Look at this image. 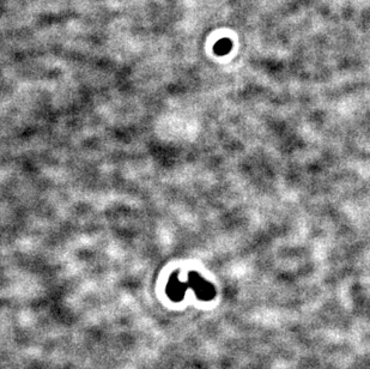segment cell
Instances as JSON below:
<instances>
[{"mask_svg":"<svg viewBox=\"0 0 370 369\" xmlns=\"http://www.w3.org/2000/svg\"><path fill=\"white\" fill-rule=\"evenodd\" d=\"M229 50H230V42H229L228 40L219 41L218 44L216 45V47H215V51L217 52V53H219V54L228 53Z\"/></svg>","mask_w":370,"mask_h":369,"instance_id":"obj_2","label":"cell"},{"mask_svg":"<svg viewBox=\"0 0 370 369\" xmlns=\"http://www.w3.org/2000/svg\"><path fill=\"white\" fill-rule=\"evenodd\" d=\"M191 286L194 290L196 296L199 299L204 300V301H209L215 296V288L211 284L206 282L201 278L200 276L196 275L195 272H191L188 276V283L183 284L178 279V277L173 276L170 277L168 285H167V294L172 300L174 301H181L185 296L186 289Z\"/></svg>","mask_w":370,"mask_h":369,"instance_id":"obj_1","label":"cell"}]
</instances>
